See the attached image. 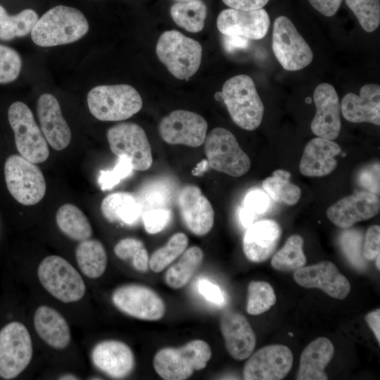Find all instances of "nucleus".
Returning <instances> with one entry per match:
<instances>
[{"mask_svg": "<svg viewBox=\"0 0 380 380\" xmlns=\"http://www.w3.org/2000/svg\"><path fill=\"white\" fill-rule=\"evenodd\" d=\"M133 170L130 160L125 156L118 157L115 166L111 170H101L99 184L102 191L113 189L121 180L132 174Z\"/></svg>", "mask_w": 380, "mask_h": 380, "instance_id": "43", "label": "nucleus"}, {"mask_svg": "<svg viewBox=\"0 0 380 380\" xmlns=\"http://www.w3.org/2000/svg\"><path fill=\"white\" fill-rule=\"evenodd\" d=\"M101 210L108 222L127 225L136 224L142 214L136 194L129 192H115L107 196L102 201Z\"/></svg>", "mask_w": 380, "mask_h": 380, "instance_id": "29", "label": "nucleus"}, {"mask_svg": "<svg viewBox=\"0 0 380 380\" xmlns=\"http://www.w3.org/2000/svg\"><path fill=\"white\" fill-rule=\"evenodd\" d=\"M340 243L350 263L359 270L365 269L366 263L362 255V234L355 229L346 230L342 233Z\"/></svg>", "mask_w": 380, "mask_h": 380, "instance_id": "41", "label": "nucleus"}, {"mask_svg": "<svg viewBox=\"0 0 380 380\" xmlns=\"http://www.w3.org/2000/svg\"><path fill=\"white\" fill-rule=\"evenodd\" d=\"M220 330L226 349L234 359L243 360L253 353L256 338L243 315L234 312H225L220 319Z\"/></svg>", "mask_w": 380, "mask_h": 380, "instance_id": "23", "label": "nucleus"}, {"mask_svg": "<svg viewBox=\"0 0 380 380\" xmlns=\"http://www.w3.org/2000/svg\"><path fill=\"white\" fill-rule=\"evenodd\" d=\"M272 50L281 66L296 71L310 65L313 53L291 20L284 15L277 17L272 30Z\"/></svg>", "mask_w": 380, "mask_h": 380, "instance_id": "11", "label": "nucleus"}, {"mask_svg": "<svg viewBox=\"0 0 380 380\" xmlns=\"http://www.w3.org/2000/svg\"><path fill=\"white\" fill-rule=\"evenodd\" d=\"M8 118L20 154L34 163L46 160L49 156L47 141L30 108L23 102H14L8 110Z\"/></svg>", "mask_w": 380, "mask_h": 380, "instance_id": "9", "label": "nucleus"}, {"mask_svg": "<svg viewBox=\"0 0 380 380\" xmlns=\"http://www.w3.org/2000/svg\"><path fill=\"white\" fill-rule=\"evenodd\" d=\"M277 298L272 286L266 281H252L248 286L246 311L258 315L270 310Z\"/></svg>", "mask_w": 380, "mask_h": 380, "instance_id": "39", "label": "nucleus"}, {"mask_svg": "<svg viewBox=\"0 0 380 380\" xmlns=\"http://www.w3.org/2000/svg\"><path fill=\"white\" fill-rule=\"evenodd\" d=\"M175 1H181V2H188V1H194V0H175Z\"/></svg>", "mask_w": 380, "mask_h": 380, "instance_id": "57", "label": "nucleus"}, {"mask_svg": "<svg viewBox=\"0 0 380 380\" xmlns=\"http://www.w3.org/2000/svg\"><path fill=\"white\" fill-rule=\"evenodd\" d=\"M199 292L210 302L222 305L225 299L221 289L207 279H201L198 283Z\"/></svg>", "mask_w": 380, "mask_h": 380, "instance_id": "49", "label": "nucleus"}, {"mask_svg": "<svg viewBox=\"0 0 380 380\" xmlns=\"http://www.w3.org/2000/svg\"><path fill=\"white\" fill-rule=\"evenodd\" d=\"M172 213L170 208H156L144 211L141 218L146 231L151 234L163 230L170 222Z\"/></svg>", "mask_w": 380, "mask_h": 380, "instance_id": "44", "label": "nucleus"}, {"mask_svg": "<svg viewBox=\"0 0 380 380\" xmlns=\"http://www.w3.org/2000/svg\"><path fill=\"white\" fill-rule=\"evenodd\" d=\"M91 359L100 371L113 379H123L134 369L135 360L132 349L124 342L106 340L93 348Z\"/></svg>", "mask_w": 380, "mask_h": 380, "instance_id": "21", "label": "nucleus"}, {"mask_svg": "<svg viewBox=\"0 0 380 380\" xmlns=\"http://www.w3.org/2000/svg\"><path fill=\"white\" fill-rule=\"evenodd\" d=\"M182 219L193 234L203 236L212 229L214 210L207 198L196 186L183 187L177 197Z\"/></svg>", "mask_w": 380, "mask_h": 380, "instance_id": "20", "label": "nucleus"}, {"mask_svg": "<svg viewBox=\"0 0 380 380\" xmlns=\"http://www.w3.org/2000/svg\"><path fill=\"white\" fill-rule=\"evenodd\" d=\"M255 215L243 207H242L239 210V220L244 227L248 228L250 225H251L255 220Z\"/></svg>", "mask_w": 380, "mask_h": 380, "instance_id": "54", "label": "nucleus"}, {"mask_svg": "<svg viewBox=\"0 0 380 380\" xmlns=\"http://www.w3.org/2000/svg\"><path fill=\"white\" fill-rule=\"evenodd\" d=\"M156 52L169 72L179 80L192 77L201 63L200 43L177 30L164 32L158 40Z\"/></svg>", "mask_w": 380, "mask_h": 380, "instance_id": "5", "label": "nucleus"}, {"mask_svg": "<svg viewBox=\"0 0 380 380\" xmlns=\"http://www.w3.org/2000/svg\"><path fill=\"white\" fill-rule=\"evenodd\" d=\"M56 221L59 229L68 238L82 241L92 234V228L86 215L76 205L66 203L57 210Z\"/></svg>", "mask_w": 380, "mask_h": 380, "instance_id": "31", "label": "nucleus"}, {"mask_svg": "<svg viewBox=\"0 0 380 380\" xmlns=\"http://www.w3.org/2000/svg\"><path fill=\"white\" fill-rule=\"evenodd\" d=\"M34 327L38 336L49 346L62 350L70 343L71 334L65 319L55 309L39 306L34 315Z\"/></svg>", "mask_w": 380, "mask_h": 380, "instance_id": "27", "label": "nucleus"}, {"mask_svg": "<svg viewBox=\"0 0 380 380\" xmlns=\"http://www.w3.org/2000/svg\"><path fill=\"white\" fill-rule=\"evenodd\" d=\"M60 379H77V378L72 374H65L59 378Z\"/></svg>", "mask_w": 380, "mask_h": 380, "instance_id": "55", "label": "nucleus"}, {"mask_svg": "<svg viewBox=\"0 0 380 380\" xmlns=\"http://www.w3.org/2000/svg\"><path fill=\"white\" fill-rule=\"evenodd\" d=\"M303 239L298 234L291 236L284 246L273 256L272 267L279 271L296 270L306 263Z\"/></svg>", "mask_w": 380, "mask_h": 380, "instance_id": "37", "label": "nucleus"}, {"mask_svg": "<svg viewBox=\"0 0 380 380\" xmlns=\"http://www.w3.org/2000/svg\"><path fill=\"white\" fill-rule=\"evenodd\" d=\"M37 110L46 141L56 151L66 148L71 140V131L56 98L47 93L42 94L37 101Z\"/></svg>", "mask_w": 380, "mask_h": 380, "instance_id": "22", "label": "nucleus"}, {"mask_svg": "<svg viewBox=\"0 0 380 380\" xmlns=\"http://www.w3.org/2000/svg\"><path fill=\"white\" fill-rule=\"evenodd\" d=\"M38 20L37 13L32 9H25L15 15H9L0 4V39L8 41L27 35Z\"/></svg>", "mask_w": 380, "mask_h": 380, "instance_id": "36", "label": "nucleus"}, {"mask_svg": "<svg viewBox=\"0 0 380 380\" xmlns=\"http://www.w3.org/2000/svg\"><path fill=\"white\" fill-rule=\"evenodd\" d=\"M281 235V229L274 220H263L250 225L243 237V250L254 262L267 260L274 251Z\"/></svg>", "mask_w": 380, "mask_h": 380, "instance_id": "25", "label": "nucleus"}, {"mask_svg": "<svg viewBox=\"0 0 380 380\" xmlns=\"http://www.w3.org/2000/svg\"><path fill=\"white\" fill-rule=\"evenodd\" d=\"M270 205V198L264 190H250L243 198V206L254 215L264 214Z\"/></svg>", "mask_w": 380, "mask_h": 380, "instance_id": "45", "label": "nucleus"}, {"mask_svg": "<svg viewBox=\"0 0 380 380\" xmlns=\"http://www.w3.org/2000/svg\"><path fill=\"white\" fill-rule=\"evenodd\" d=\"M231 8L241 11H252L262 8L269 0H222Z\"/></svg>", "mask_w": 380, "mask_h": 380, "instance_id": "51", "label": "nucleus"}, {"mask_svg": "<svg viewBox=\"0 0 380 380\" xmlns=\"http://www.w3.org/2000/svg\"><path fill=\"white\" fill-rule=\"evenodd\" d=\"M311 6L322 15L330 17L336 13L343 0H308Z\"/></svg>", "mask_w": 380, "mask_h": 380, "instance_id": "50", "label": "nucleus"}, {"mask_svg": "<svg viewBox=\"0 0 380 380\" xmlns=\"http://www.w3.org/2000/svg\"><path fill=\"white\" fill-rule=\"evenodd\" d=\"M376 267L379 270H380V254L376 256Z\"/></svg>", "mask_w": 380, "mask_h": 380, "instance_id": "56", "label": "nucleus"}, {"mask_svg": "<svg viewBox=\"0 0 380 380\" xmlns=\"http://www.w3.org/2000/svg\"><path fill=\"white\" fill-rule=\"evenodd\" d=\"M222 44L227 52L234 53L239 50L246 49L248 46L249 41L248 39L239 36L224 35Z\"/></svg>", "mask_w": 380, "mask_h": 380, "instance_id": "52", "label": "nucleus"}, {"mask_svg": "<svg viewBox=\"0 0 380 380\" xmlns=\"http://www.w3.org/2000/svg\"><path fill=\"white\" fill-rule=\"evenodd\" d=\"M353 11L362 29L372 32L380 23L379 0H345Z\"/></svg>", "mask_w": 380, "mask_h": 380, "instance_id": "40", "label": "nucleus"}, {"mask_svg": "<svg viewBox=\"0 0 380 380\" xmlns=\"http://www.w3.org/2000/svg\"><path fill=\"white\" fill-rule=\"evenodd\" d=\"M379 209L377 195L362 191L338 201L327 209V215L337 227L348 229L358 222L374 217Z\"/></svg>", "mask_w": 380, "mask_h": 380, "instance_id": "19", "label": "nucleus"}, {"mask_svg": "<svg viewBox=\"0 0 380 380\" xmlns=\"http://www.w3.org/2000/svg\"><path fill=\"white\" fill-rule=\"evenodd\" d=\"M75 257L80 270L90 279L100 277L106 269V252L98 240L88 239L80 241L75 250Z\"/></svg>", "mask_w": 380, "mask_h": 380, "instance_id": "30", "label": "nucleus"}, {"mask_svg": "<svg viewBox=\"0 0 380 380\" xmlns=\"http://www.w3.org/2000/svg\"><path fill=\"white\" fill-rule=\"evenodd\" d=\"M175 191V184L170 180L160 178L143 185L136 196L143 213L156 208H169Z\"/></svg>", "mask_w": 380, "mask_h": 380, "instance_id": "32", "label": "nucleus"}, {"mask_svg": "<svg viewBox=\"0 0 380 380\" xmlns=\"http://www.w3.org/2000/svg\"><path fill=\"white\" fill-rule=\"evenodd\" d=\"M112 301L122 312L143 320H158L165 311V303L159 295L139 284H127L116 289Z\"/></svg>", "mask_w": 380, "mask_h": 380, "instance_id": "13", "label": "nucleus"}, {"mask_svg": "<svg viewBox=\"0 0 380 380\" xmlns=\"http://www.w3.org/2000/svg\"><path fill=\"white\" fill-rule=\"evenodd\" d=\"M186 235L179 232L172 235L166 245L157 249L151 256L148 267L154 272L163 271L181 255L188 246Z\"/></svg>", "mask_w": 380, "mask_h": 380, "instance_id": "38", "label": "nucleus"}, {"mask_svg": "<svg viewBox=\"0 0 380 380\" xmlns=\"http://www.w3.org/2000/svg\"><path fill=\"white\" fill-rule=\"evenodd\" d=\"M90 113L101 121H121L132 117L142 108L139 92L129 84L100 85L87 94Z\"/></svg>", "mask_w": 380, "mask_h": 380, "instance_id": "4", "label": "nucleus"}, {"mask_svg": "<svg viewBox=\"0 0 380 380\" xmlns=\"http://www.w3.org/2000/svg\"><path fill=\"white\" fill-rule=\"evenodd\" d=\"M144 248L141 241L134 238H125L116 243L114 253L121 260H132Z\"/></svg>", "mask_w": 380, "mask_h": 380, "instance_id": "48", "label": "nucleus"}, {"mask_svg": "<svg viewBox=\"0 0 380 380\" xmlns=\"http://www.w3.org/2000/svg\"><path fill=\"white\" fill-rule=\"evenodd\" d=\"M208 123L198 113L176 110L164 117L159 125L162 139L170 144L191 147L202 145L207 135Z\"/></svg>", "mask_w": 380, "mask_h": 380, "instance_id": "14", "label": "nucleus"}, {"mask_svg": "<svg viewBox=\"0 0 380 380\" xmlns=\"http://www.w3.org/2000/svg\"><path fill=\"white\" fill-rule=\"evenodd\" d=\"M205 153L213 169L239 177L251 167L248 156L241 149L234 135L222 127H216L206 135Z\"/></svg>", "mask_w": 380, "mask_h": 380, "instance_id": "8", "label": "nucleus"}, {"mask_svg": "<svg viewBox=\"0 0 380 380\" xmlns=\"http://www.w3.org/2000/svg\"><path fill=\"white\" fill-rule=\"evenodd\" d=\"M37 276L42 286L63 303L77 302L85 294L86 286L80 274L61 256L44 258L38 266Z\"/></svg>", "mask_w": 380, "mask_h": 380, "instance_id": "6", "label": "nucleus"}, {"mask_svg": "<svg viewBox=\"0 0 380 380\" xmlns=\"http://www.w3.org/2000/svg\"><path fill=\"white\" fill-rule=\"evenodd\" d=\"M360 185L376 195L379 194V163H374L363 168L358 174Z\"/></svg>", "mask_w": 380, "mask_h": 380, "instance_id": "46", "label": "nucleus"}, {"mask_svg": "<svg viewBox=\"0 0 380 380\" xmlns=\"http://www.w3.org/2000/svg\"><path fill=\"white\" fill-rule=\"evenodd\" d=\"M293 353L286 346L274 344L265 346L246 362L243 376L246 380H281L287 376L293 366Z\"/></svg>", "mask_w": 380, "mask_h": 380, "instance_id": "15", "label": "nucleus"}, {"mask_svg": "<svg viewBox=\"0 0 380 380\" xmlns=\"http://www.w3.org/2000/svg\"><path fill=\"white\" fill-rule=\"evenodd\" d=\"M295 281L307 289H319L329 296L343 300L350 291L348 279L330 261L303 266L293 273Z\"/></svg>", "mask_w": 380, "mask_h": 380, "instance_id": "16", "label": "nucleus"}, {"mask_svg": "<svg viewBox=\"0 0 380 380\" xmlns=\"http://www.w3.org/2000/svg\"><path fill=\"white\" fill-rule=\"evenodd\" d=\"M341 111L351 122L380 125V87L376 84L362 86L360 94L348 93L343 98Z\"/></svg>", "mask_w": 380, "mask_h": 380, "instance_id": "24", "label": "nucleus"}, {"mask_svg": "<svg viewBox=\"0 0 380 380\" xmlns=\"http://www.w3.org/2000/svg\"><path fill=\"white\" fill-rule=\"evenodd\" d=\"M313 99L316 113L310 125L312 132L323 139H336L341 122V103L336 89L328 83H321L315 89Z\"/></svg>", "mask_w": 380, "mask_h": 380, "instance_id": "18", "label": "nucleus"}, {"mask_svg": "<svg viewBox=\"0 0 380 380\" xmlns=\"http://www.w3.org/2000/svg\"><path fill=\"white\" fill-rule=\"evenodd\" d=\"M291 175L284 170H277L262 182L263 190L274 201L295 205L300 199V189L290 182Z\"/></svg>", "mask_w": 380, "mask_h": 380, "instance_id": "34", "label": "nucleus"}, {"mask_svg": "<svg viewBox=\"0 0 380 380\" xmlns=\"http://www.w3.org/2000/svg\"><path fill=\"white\" fill-rule=\"evenodd\" d=\"M270 20L263 8L241 11L224 9L217 19V27L224 35L239 36L248 39H260L269 30Z\"/></svg>", "mask_w": 380, "mask_h": 380, "instance_id": "17", "label": "nucleus"}, {"mask_svg": "<svg viewBox=\"0 0 380 380\" xmlns=\"http://www.w3.org/2000/svg\"><path fill=\"white\" fill-rule=\"evenodd\" d=\"M211 356L209 344L196 339L180 348L160 349L154 356L153 367L163 379L184 380L205 368Z\"/></svg>", "mask_w": 380, "mask_h": 380, "instance_id": "3", "label": "nucleus"}, {"mask_svg": "<svg viewBox=\"0 0 380 380\" xmlns=\"http://www.w3.org/2000/svg\"><path fill=\"white\" fill-rule=\"evenodd\" d=\"M365 320L380 344V310L378 308L369 312L365 317Z\"/></svg>", "mask_w": 380, "mask_h": 380, "instance_id": "53", "label": "nucleus"}, {"mask_svg": "<svg viewBox=\"0 0 380 380\" xmlns=\"http://www.w3.org/2000/svg\"><path fill=\"white\" fill-rule=\"evenodd\" d=\"M203 258V253L198 246L184 251L179 260L166 272V284L174 289L183 287L201 265Z\"/></svg>", "mask_w": 380, "mask_h": 380, "instance_id": "33", "label": "nucleus"}, {"mask_svg": "<svg viewBox=\"0 0 380 380\" xmlns=\"http://www.w3.org/2000/svg\"><path fill=\"white\" fill-rule=\"evenodd\" d=\"M380 254V227L372 225L367 231L362 247V255L368 260H372Z\"/></svg>", "mask_w": 380, "mask_h": 380, "instance_id": "47", "label": "nucleus"}, {"mask_svg": "<svg viewBox=\"0 0 380 380\" xmlns=\"http://www.w3.org/2000/svg\"><path fill=\"white\" fill-rule=\"evenodd\" d=\"M4 176L8 191L18 203L32 205L44 198L46 184L42 172L22 156L11 155L6 159Z\"/></svg>", "mask_w": 380, "mask_h": 380, "instance_id": "7", "label": "nucleus"}, {"mask_svg": "<svg viewBox=\"0 0 380 380\" xmlns=\"http://www.w3.org/2000/svg\"><path fill=\"white\" fill-rule=\"evenodd\" d=\"M341 151L332 140L317 137L305 146L299 169L307 177H323L332 172L337 166L335 158Z\"/></svg>", "mask_w": 380, "mask_h": 380, "instance_id": "26", "label": "nucleus"}, {"mask_svg": "<svg viewBox=\"0 0 380 380\" xmlns=\"http://www.w3.org/2000/svg\"><path fill=\"white\" fill-rule=\"evenodd\" d=\"M334 348L326 337H319L310 342L303 350L298 371V380H326L325 368L331 360Z\"/></svg>", "mask_w": 380, "mask_h": 380, "instance_id": "28", "label": "nucleus"}, {"mask_svg": "<svg viewBox=\"0 0 380 380\" xmlns=\"http://www.w3.org/2000/svg\"><path fill=\"white\" fill-rule=\"evenodd\" d=\"M32 343L27 327L12 322L0 331V377L12 379L22 373L32 357Z\"/></svg>", "mask_w": 380, "mask_h": 380, "instance_id": "10", "label": "nucleus"}, {"mask_svg": "<svg viewBox=\"0 0 380 380\" xmlns=\"http://www.w3.org/2000/svg\"><path fill=\"white\" fill-rule=\"evenodd\" d=\"M234 122L246 130H254L260 125L264 106L252 78L239 75L227 80L220 94Z\"/></svg>", "mask_w": 380, "mask_h": 380, "instance_id": "2", "label": "nucleus"}, {"mask_svg": "<svg viewBox=\"0 0 380 380\" xmlns=\"http://www.w3.org/2000/svg\"><path fill=\"white\" fill-rule=\"evenodd\" d=\"M170 15L179 27L190 32H198L205 25L207 6L202 0L179 1L171 6Z\"/></svg>", "mask_w": 380, "mask_h": 380, "instance_id": "35", "label": "nucleus"}, {"mask_svg": "<svg viewBox=\"0 0 380 380\" xmlns=\"http://www.w3.org/2000/svg\"><path fill=\"white\" fill-rule=\"evenodd\" d=\"M107 139L117 156L128 158L133 170L144 171L152 165L151 148L146 132L134 122H121L108 129Z\"/></svg>", "mask_w": 380, "mask_h": 380, "instance_id": "12", "label": "nucleus"}, {"mask_svg": "<svg viewBox=\"0 0 380 380\" xmlns=\"http://www.w3.org/2000/svg\"><path fill=\"white\" fill-rule=\"evenodd\" d=\"M22 67L19 53L11 47L0 44V84L16 80Z\"/></svg>", "mask_w": 380, "mask_h": 380, "instance_id": "42", "label": "nucleus"}, {"mask_svg": "<svg viewBox=\"0 0 380 380\" xmlns=\"http://www.w3.org/2000/svg\"><path fill=\"white\" fill-rule=\"evenodd\" d=\"M89 23L78 9L57 6L39 18L31 32L33 42L43 47L72 43L84 37Z\"/></svg>", "mask_w": 380, "mask_h": 380, "instance_id": "1", "label": "nucleus"}]
</instances>
